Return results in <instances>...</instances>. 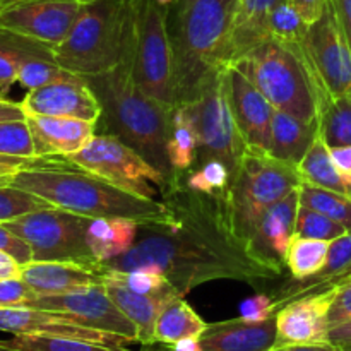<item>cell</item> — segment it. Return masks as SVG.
Instances as JSON below:
<instances>
[{"label":"cell","mask_w":351,"mask_h":351,"mask_svg":"<svg viewBox=\"0 0 351 351\" xmlns=\"http://www.w3.org/2000/svg\"><path fill=\"white\" fill-rule=\"evenodd\" d=\"M345 233H348V230L329 216L322 215L315 209L305 208L302 204L298 206L297 219H295V235L332 242Z\"/></svg>","instance_id":"cell-35"},{"label":"cell","mask_w":351,"mask_h":351,"mask_svg":"<svg viewBox=\"0 0 351 351\" xmlns=\"http://www.w3.org/2000/svg\"><path fill=\"white\" fill-rule=\"evenodd\" d=\"M348 281H351V273H350V276H348ZM348 281H346V283H348ZM346 283H345V285H346Z\"/></svg>","instance_id":"cell-62"},{"label":"cell","mask_w":351,"mask_h":351,"mask_svg":"<svg viewBox=\"0 0 351 351\" xmlns=\"http://www.w3.org/2000/svg\"><path fill=\"white\" fill-rule=\"evenodd\" d=\"M336 288L321 293L295 298L280 308L276 319V343L283 345H315L329 341V311Z\"/></svg>","instance_id":"cell-17"},{"label":"cell","mask_w":351,"mask_h":351,"mask_svg":"<svg viewBox=\"0 0 351 351\" xmlns=\"http://www.w3.org/2000/svg\"><path fill=\"white\" fill-rule=\"evenodd\" d=\"M351 48V0H328Z\"/></svg>","instance_id":"cell-48"},{"label":"cell","mask_w":351,"mask_h":351,"mask_svg":"<svg viewBox=\"0 0 351 351\" xmlns=\"http://www.w3.org/2000/svg\"><path fill=\"white\" fill-rule=\"evenodd\" d=\"M298 167L276 160L267 151L247 149L239 171L225 191V215L233 237L245 247L264 213L298 189Z\"/></svg>","instance_id":"cell-7"},{"label":"cell","mask_w":351,"mask_h":351,"mask_svg":"<svg viewBox=\"0 0 351 351\" xmlns=\"http://www.w3.org/2000/svg\"><path fill=\"white\" fill-rule=\"evenodd\" d=\"M329 151H331V158L336 167L341 170V173L345 177H348L351 180V146L332 147Z\"/></svg>","instance_id":"cell-53"},{"label":"cell","mask_w":351,"mask_h":351,"mask_svg":"<svg viewBox=\"0 0 351 351\" xmlns=\"http://www.w3.org/2000/svg\"><path fill=\"white\" fill-rule=\"evenodd\" d=\"M298 197H300L302 206L329 216L351 232V197L348 195L315 187L302 180L298 185Z\"/></svg>","instance_id":"cell-33"},{"label":"cell","mask_w":351,"mask_h":351,"mask_svg":"<svg viewBox=\"0 0 351 351\" xmlns=\"http://www.w3.org/2000/svg\"><path fill=\"white\" fill-rule=\"evenodd\" d=\"M65 160L113 187L144 199L160 201L170 184L143 154L112 134H95L81 151Z\"/></svg>","instance_id":"cell-9"},{"label":"cell","mask_w":351,"mask_h":351,"mask_svg":"<svg viewBox=\"0 0 351 351\" xmlns=\"http://www.w3.org/2000/svg\"><path fill=\"white\" fill-rule=\"evenodd\" d=\"M302 50L317 82L331 98L351 96V48L329 2L321 17L308 26Z\"/></svg>","instance_id":"cell-12"},{"label":"cell","mask_w":351,"mask_h":351,"mask_svg":"<svg viewBox=\"0 0 351 351\" xmlns=\"http://www.w3.org/2000/svg\"><path fill=\"white\" fill-rule=\"evenodd\" d=\"M26 58H34L29 55L19 53V51H0V98H5L17 82L19 67Z\"/></svg>","instance_id":"cell-43"},{"label":"cell","mask_w":351,"mask_h":351,"mask_svg":"<svg viewBox=\"0 0 351 351\" xmlns=\"http://www.w3.org/2000/svg\"><path fill=\"white\" fill-rule=\"evenodd\" d=\"M141 2L95 0L84 3L67 36L53 47L55 64L82 77L115 69L137 38Z\"/></svg>","instance_id":"cell-5"},{"label":"cell","mask_w":351,"mask_h":351,"mask_svg":"<svg viewBox=\"0 0 351 351\" xmlns=\"http://www.w3.org/2000/svg\"><path fill=\"white\" fill-rule=\"evenodd\" d=\"M0 351H19V350H14V348H9V346H3L2 343H0Z\"/></svg>","instance_id":"cell-57"},{"label":"cell","mask_w":351,"mask_h":351,"mask_svg":"<svg viewBox=\"0 0 351 351\" xmlns=\"http://www.w3.org/2000/svg\"><path fill=\"white\" fill-rule=\"evenodd\" d=\"M139 235V223L129 218H95L88 226V243L98 264L129 252Z\"/></svg>","instance_id":"cell-26"},{"label":"cell","mask_w":351,"mask_h":351,"mask_svg":"<svg viewBox=\"0 0 351 351\" xmlns=\"http://www.w3.org/2000/svg\"><path fill=\"white\" fill-rule=\"evenodd\" d=\"M91 218L48 208L29 213L3 225L29 243L33 261L75 263L98 269V261L88 243V226Z\"/></svg>","instance_id":"cell-11"},{"label":"cell","mask_w":351,"mask_h":351,"mask_svg":"<svg viewBox=\"0 0 351 351\" xmlns=\"http://www.w3.org/2000/svg\"><path fill=\"white\" fill-rule=\"evenodd\" d=\"M331 242L293 235L287 254V269L293 280H305L324 267Z\"/></svg>","instance_id":"cell-31"},{"label":"cell","mask_w":351,"mask_h":351,"mask_svg":"<svg viewBox=\"0 0 351 351\" xmlns=\"http://www.w3.org/2000/svg\"><path fill=\"white\" fill-rule=\"evenodd\" d=\"M267 351H345L332 343H315V345H283V346H273Z\"/></svg>","instance_id":"cell-54"},{"label":"cell","mask_w":351,"mask_h":351,"mask_svg":"<svg viewBox=\"0 0 351 351\" xmlns=\"http://www.w3.org/2000/svg\"><path fill=\"white\" fill-rule=\"evenodd\" d=\"M281 0H239L232 33H230L226 65L235 62L269 36V17Z\"/></svg>","instance_id":"cell-24"},{"label":"cell","mask_w":351,"mask_h":351,"mask_svg":"<svg viewBox=\"0 0 351 351\" xmlns=\"http://www.w3.org/2000/svg\"><path fill=\"white\" fill-rule=\"evenodd\" d=\"M346 321H351V281L336 288L335 300H332L331 311H329V326L331 328Z\"/></svg>","instance_id":"cell-46"},{"label":"cell","mask_w":351,"mask_h":351,"mask_svg":"<svg viewBox=\"0 0 351 351\" xmlns=\"http://www.w3.org/2000/svg\"><path fill=\"white\" fill-rule=\"evenodd\" d=\"M182 177L171 178L161 195L163 215L139 223L132 249L99 264L98 269H156L182 297L209 281H245L257 287L263 281L276 280L278 274L254 263L245 247L233 237L223 194L192 191Z\"/></svg>","instance_id":"cell-1"},{"label":"cell","mask_w":351,"mask_h":351,"mask_svg":"<svg viewBox=\"0 0 351 351\" xmlns=\"http://www.w3.org/2000/svg\"><path fill=\"white\" fill-rule=\"evenodd\" d=\"M345 351H351V350H345Z\"/></svg>","instance_id":"cell-63"},{"label":"cell","mask_w":351,"mask_h":351,"mask_svg":"<svg viewBox=\"0 0 351 351\" xmlns=\"http://www.w3.org/2000/svg\"><path fill=\"white\" fill-rule=\"evenodd\" d=\"M82 7L75 0H17L0 9V27L53 48L67 36Z\"/></svg>","instance_id":"cell-14"},{"label":"cell","mask_w":351,"mask_h":351,"mask_svg":"<svg viewBox=\"0 0 351 351\" xmlns=\"http://www.w3.org/2000/svg\"><path fill=\"white\" fill-rule=\"evenodd\" d=\"M9 185L38 195L53 208L86 218H129L137 223L163 215L156 199H144L113 187L64 158H45L12 175Z\"/></svg>","instance_id":"cell-3"},{"label":"cell","mask_w":351,"mask_h":351,"mask_svg":"<svg viewBox=\"0 0 351 351\" xmlns=\"http://www.w3.org/2000/svg\"><path fill=\"white\" fill-rule=\"evenodd\" d=\"M0 51H19L34 58H50L53 60V48L34 41L31 38L21 36L9 29L0 27Z\"/></svg>","instance_id":"cell-41"},{"label":"cell","mask_w":351,"mask_h":351,"mask_svg":"<svg viewBox=\"0 0 351 351\" xmlns=\"http://www.w3.org/2000/svg\"><path fill=\"white\" fill-rule=\"evenodd\" d=\"M329 343L341 350H351V321L329 329Z\"/></svg>","instance_id":"cell-50"},{"label":"cell","mask_w":351,"mask_h":351,"mask_svg":"<svg viewBox=\"0 0 351 351\" xmlns=\"http://www.w3.org/2000/svg\"><path fill=\"white\" fill-rule=\"evenodd\" d=\"M26 115L72 117L96 122L101 119V103L86 77L69 74L41 88L31 89L21 101Z\"/></svg>","instance_id":"cell-16"},{"label":"cell","mask_w":351,"mask_h":351,"mask_svg":"<svg viewBox=\"0 0 351 351\" xmlns=\"http://www.w3.org/2000/svg\"><path fill=\"white\" fill-rule=\"evenodd\" d=\"M69 74L72 72L62 69L50 58H26L19 67L17 82L27 91H31V89L41 88V86L58 81V79L67 77Z\"/></svg>","instance_id":"cell-40"},{"label":"cell","mask_w":351,"mask_h":351,"mask_svg":"<svg viewBox=\"0 0 351 351\" xmlns=\"http://www.w3.org/2000/svg\"><path fill=\"white\" fill-rule=\"evenodd\" d=\"M36 156L69 158L81 151L96 134V122L72 117L26 115Z\"/></svg>","instance_id":"cell-20"},{"label":"cell","mask_w":351,"mask_h":351,"mask_svg":"<svg viewBox=\"0 0 351 351\" xmlns=\"http://www.w3.org/2000/svg\"><path fill=\"white\" fill-rule=\"evenodd\" d=\"M38 295L21 278L0 281V308L24 307Z\"/></svg>","instance_id":"cell-42"},{"label":"cell","mask_w":351,"mask_h":351,"mask_svg":"<svg viewBox=\"0 0 351 351\" xmlns=\"http://www.w3.org/2000/svg\"><path fill=\"white\" fill-rule=\"evenodd\" d=\"M0 331L16 335L64 336V338L86 339L101 345H127V339L108 332L96 331L77 324L72 319L55 312L41 311L33 307H7L0 308Z\"/></svg>","instance_id":"cell-19"},{"label":"cell","mask_w":351,"mask_h":351,"mask_svg":"<svg viewBox=\"0 0 351 351\" xmlns=\"http://www.w3.org/2000/svg\"><path fill=\"white\" fill-rule=\"evenodd\" d=\"M23 264L17 263L12 256L0 250V281L10 280V278H21Z\"/></svg>","instance_id":"cell-52"},{"label":"cell","mask_w":351,"mask_h":351,"mask_svg":"<svg viewBox=\"0 0 351 351\" xmlns=\"http://www.w3.org/2000/svg\"><path fill=\"white\" fill-rule=\"evenodd\" d=\"M75 2H81V3H91V2H95V0H75Z\"/></svg>","instance_id":"cell-60"},{"label":"cell","mask_w":351,"mask_h":351,"mask_svg":"<svg viewBox=\"0 0 351 351\" xmlns=\"http://www.w3.org/2000/svg\"><path fill=\"white\" fill-rule=\"evenodd\" d=\"M317 125L319 137L329 149L351 146V96H322L319 101Z\"/></svg>","instance_id":"cell-30"},{"label":"cell","mask_w":351,"mask_h":351,"mask_svg":"<svg viewBox=\"0 0 351 351\" xmlns=\"http://www.w3.org/2000/svg\"><path fill=\"white\" fill-rule=\"evenodd\" d=\"M134 62L136 41L115 69L86 77V81L101 103L103 113L99 120L105 127L103 134L122 139L171 180L177 177L168 161L173 110L163 106L141 89L136 81Z\"/></svg>","instance_id":"cell-2"},{"label":"cell","mask_w":351,"mask_h":351,"mask_svg":"<svg viewBox=\"0 0 351 351\" xmlns=\"http://www.w3.org/2000/svg\"><path fill=\"white\" fill-rule=\"evenodd\" d=\"M276 343V319L243 317L208 324L201 335L202 351H267Z\"/></svg>","instance_id":"cell-21"},{"label":"cell","mask_w":351,"mask_h":351,"mask_svg":"<svg viewBox=\"0 0 351 351\" xmlns=\"http://www.w3.org/2000/svg\"><path fill=\"white\" fill-rule=\"evenodd\" d=\"M300 206L298 189L271 206L261 218L256 232L245 243L250 259L281 276L287 269V254L295 235V219Z\"/></svg>","instance_id":"cell-15"},{"label":"cell","mask_w":351,"mask_h":351,"mask_svg":"<svg viewBox=\"0 0 351 351\" xmlns=\"http://www.w3.org/2000/svg\"><path fill=\"white\" fill-rule=\"evenodd\" d=\"M168 161L175 175H184L197 163V134L194 123L182 106L171 113Z\"/></svg>","instance_id":"cell-29"},{"label":"cell","mask_w":351,"mask_h":351,"mask_svg":"<svg viewBox=\"0 0 351 351\" xmlns=\"http://www.w3.org/2000/svg\"><path fill=\"white\" fill-rule=\"evenodd\" d=\"M26 112L23 105L10 101L7 98H0V122H10V120H24Z\"/></svg>","instance_id":"cell-51"},{"label":"cell","mask_w":351,"mask_h":351,"mask_svg":"<svg viewBox=\"0 0 351 351\" xmlns=\"http://www.w3.org/2000/svg\"><path fill=\"white\" fill-rule=\"evenodd\" d=\"M184 184L189 189L202 194H225L232 182V173L228 167L221 161H208V163L199 165L197 170H189L184 173Z\"/></svg>","instance_id":"cell-36"},{"label":"cell","mask_w":351,"mask_h":351,"mask_svg":"<svg viewBox=\"0 0 351 351\" xmlns=\"http://www.w3.org/2000/svg\"><path fill=\"white\" fill-rule=\"evenodd\" d=\"M0 250L12 256L23 266L33 261V250H31L29 243L10 232L3 223H0Z\"/></svg>","instance_id":"cell-45"},{"label":"cell","mask_w":351,"mask_h":351,"mask_svg":"<svg viewBox=\"0 0 351 351\" xmlns=\"http://www.w3.org/2000/svg\"><path fill=\"white\" fill-rule=\"evenodd\" d=\"M156 345H147V346H143V350L141 351H168L167 346L163 345V348H154Z\"/></svg>","instance_id":"cell-56"},{"label":"cell","mask_w":351,"mask_h":351,"mask_svg":"<svg viewBox=\"0 0 351 351\" xmlns=\"http://www.w3.org/2000/svg\"><path fill=\"white\" fill-rule=\"evenodd\" d=\"M170 5L158 0H143L137 14V40L134 72L147 96L175 110V60L168 29Z\"/></svg>","instance_id":"cell-10"},{"label":"cell","mask_w":351,"mask_h":351,"mask_svg":"<svg viewBox=\"0 0 351 351\" xmlns=\"http://www.w3.org/2000/svg\"><path fill=\"white\" fill-rule=\"evenodd\" d=\"M0 154L14 158H40L36 156L27 120H10L0 122Z\"/></svg>","instance_id":"cell-38"},{"label":"cell","mask_w":351,"mask_h":351,"mask_svg":"<svg viewBox=\"0 0 351 351\" xmlns=\"http://www.w3.org/2000/svg\"><path fill=\"white\" fill-rule=\"evenodd\" d=\"M48 208H53V206L24 189L9 184L0 185V223L12 221L24 215Z\"/></svg>","instance_id":"cell-37"},{"label":"cell","mask_w":351,"mask_h":351,"mask_svg":"<svg viewBox=\"0 0 351 351\" xmlns=\"http://www.w3.org/2000/svg\"><path fill=\"white\" fill-rule=\"evenodd\" d=\"M197 134V163L221 161L232 178L239 171L242 158L249 149L233 117L228 96L226 67L219 69L194 101L182 105Z\"/></svg>","instance_id":"cell-8"},{"label":"cell","mask_w":351,"mask_h":351,"mask_svg":"<svg viewBox=\"0 0 351 351\" xmlns=\"http://www.w3.org/2000/svg\"><path fill=\"white\" fill-rule=\"evenodd\" d=\"M101 273L110 274V276L119 280L120 283H123L136 293L156 295L163 293V291H175L168 278L156 269L141 267V269L132 271H101Z\"/></svg>","instance_id":"cell-39"},{"label":"cell","mask_w":351,"mask_h":351,"mask_svg":"<svg viewBox=\"0 0 351 351\" xmlns=\"http://www.w3.org/2000/svg\"><path fill=\"white\" fill-rule=\"evenodd\" d=\"M226 79L233 117L247 147L269 153L274 106L233 65H226Z\"/></svg>","instance_id":"cell-18"},{"label":"cell","mask_w":351,"mask_h":351,"mask_svg":"<svg viewBox=\"0 0 351 351\" xmlns=\"http://www.w3.org/2000/svg\"><path fill=\"white\" fill-rule=\"evenodd\" d=\"M103 287L110 295L117 307L127 315L130 322L137 328V343L143 346L156 345L154 343V326H156L158 314L165 302L178 295L177 291H163L156 295L136 293L119 280L112 278L110 274L101 273ZM182 297V295H180Z\"/></svg>","instance_id":"cell-23"},{"label":"cell","mask_w":351,"mask_h":351,"mask_svg":"<svg viewBox=\"0 0 351 351\" xmlns=\"http://www.w3.org/2000/svg\"><path fill=\"white\" fill-rule=\"evenodd\" d=\"M230 65L239 69L274 110L304 122H317L319 99L328 93L315 79L302 45L271 36Z\"/></svg>","instance_id":"cell-6"},{"label":"cell","mask_w":351,"mask_h":351,"mask_svg":"<svg viewBox=\"0 0 351 351\" xmlns=\"http://www.w3.org/2000/svg\"><path fill=\"white\" fill-rule=\"evenodd\" d=\"M21 280L36 295H60L99 285L101 271L75 263L31 261L24 264Z\"/></svg>","instance_id":"cell-22"},{"label":"cell","mask_w":351,"mask_h":351,"mask_svg":"<svg viewBox=\"0 0 351 351\" xmlns=\"http://www.w3.org/2000/svg\"><path fill=\"white\" fill-rule=\"evenodd\" d=\"M317 136V122H304L290 113L274 110L271 120L269 154L276 160L298 167Z\"/></svg>","instance_id":"cell-25"},{"label":"cell","mask_w":351,"mask_h":351,"mask_svg":"<svg viewBox=\"0 0 351 351\" xmlns=\"http://www.w3.org/2000/svg\"><path fill=\"white\" fill-rule=\"evenodd\" d=\"M239 0H175L168 16L175 60L177 106L194 101L209 79L226 67Z\"/></svg>","instance_id":"cell-4"},{"label":"cell","mask_w":351,"mask_h":351,"mask_svg":"<svg viewBox=\"0 0 351 351\" xmlns=\"http://www.w3.org/2000/svg\"><path fill=\"white\" fill-rule=\"evenodd\" d=\"M311 24L300 16L290 0H281L269 17V36L291 45H302Z\"/></svg>","instance_id":"cell-34"},{"label":"cell","mask_w":351,"mask_h":351,"mask_svg":"<svg viewBox=\"0 0 351 351\" xmlns=\"http://www.w3.org/2000/svg\"><path fill=\"white\" fill-rule=\"evenodd\" d=\"M3 3H5V0H0V9H2V7H3Z\"/></svg>","instance_id":"cell-61"},{"label":"cell","mask_w":351,"mask_h":351,"mask_svg":"<svg viewBox=\"0 0 351 351\" xmlns=\"http://www.w3.org/2000/svg\"><path fill=\"white\" fill-rule=\"evenodd\" d=\"M14 2H17V0H5V3H3V7L10 5V3H14ZM3 7H2V9H3Z\"/></svg>","instance_id":"cell-59"},{"label":"cell","mask_w":351,"mask_h":351,"mask_svg":"<svg viewBox=\"0 0 351 351\" xmlns=\"http://www.w3.org/2000/svg\"><path fill=\"white\" fill-rule=\"evenodd\" d=\"M290 2L308 24L315 23L328 5V0H290Z\"/></svg>","instance_id":"cell-49"},{"label":"cell","mask_w":351,"mask_h":351,"mask_svg":"<svg viewBox=\"0 0 351 351\" xmlns=\"http://www.w3.org/2000/svg\"><path fill=\"white\" fill-rule=\"evenodd\" d=\"M0 343L19 351H130L125 346L101 345V343L64 338V336L16 335L10 339H0Z\"/></svg>","instance_id":"cell-32"},{"label":"cell","mask_w":351,"mask_h":351,"mask_svg":"<svg viewBox=\"0 0 351 351\" xmlns=\"http://www.w3.org/2000/svg\"><path fill=\"white\" fill-rule=\"evenodd\" d=\"M24 307L62 314L86 328L120 336L129 343H137V328L110 298L103 281L69 293L38 295Z\"/></svg>","instance_id":"cell-13"},{"label":"cell","mask_w":351,"mask_h":351,"mask_svg":"<svg viewBox=\"0 0 351 351\" xmlns=\"http://www.w3.org/2000/svg\"><path fill=\"white\" fill-rule=\"evenodd\" d=\"M160 3H163V5H171V3L175 2V0H158Z\"/></svg>","instance_id":"cell-58"},{"label":"cell","mask_w":351,"mask_h":351,"mask_svg":"<svg viewBox=\"0 0 351 351\" xmlns=\"http://www.w3.org/2000/svg\"><path fill=\"white\" fill-rule=\"evenodd\" d=\"M273 315H276V308L269 293H257L240 305V317L247 321H266Z\"/></svg>","instance_id":"cell-44"},{"label":"cell","mask_w":351,"mask_h":351,"mask_svg":"<svg viewBox=\"0 0 351 351\" xmlns=\"http://www.w3.org/2000/svg\"><path fill=\"white\" fill-rule=\"evenodd\" d=\"M45 158H14L0 154V185L9 184L10 177L16 175L17 171L23 170V168L38 165Z\"/></svg>","instance_id":"cell-47"},{"label":"cell","mask_w":351,"mask_h":351,"mask_svg":"<svg viewBox=\"0 0 351 351\" xmlns=\"http://www.w3.org/2000/svg\"><path fill=\"white\" fill-rule=\"evenodd\" d=\"M298 171L302 180L307 184L351 197V180L336 167L331 151L319 136L298 165Z\"/></svg>","instance_id":"cell-28"},{"label":"cell","mask_w":351,"mask_h":351,"mask_svg":"<svg viewBox=\"0 0 351 351\" xmlns=\"http://www.w3.org/2000/svg\"><path fill=\"white\" fill-rule=\"evenodd\" d=\"M208 324L199 317L197 312L184 300V297L175 295L165 302L158 314L154 326V343L156 345H173L185 338H201Z\"/></svg>","instance_id":"cell-27"},{"label":"cell","mask_w":351,"mask_h":351,"mask_svg":"<svg viewBox=\"0 0 351 351\" xmlns=\"http://www.w3.org/2000/svg\"><path fill=\"white\" fill-rule=\"evenodd\" d=\"M168 351H202L201 338H185L167 346Z\"/></svg>","instance_id":"cell-55"}]
</instances>
